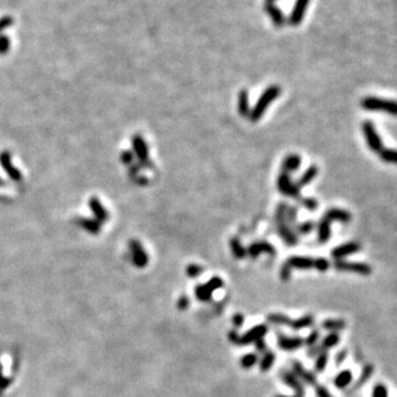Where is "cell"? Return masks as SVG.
<instances>
[{
	"instance_id": "bcb514c9",
	"label": "cell",
	"mask_w": 397,
	"mask_h": 397,
	"mask_svg": "<svg viewBox=\"0 0 397 397\" xmlns=\"http://www.w3.org/2000/svg\"><path fill=\"white\" fill-rule=\"evenodd\" d=\"M267 3H273V1H276V0H266Z\"/></svg>"
},
{
	"instance_id": "3957f363",
	"label": "cell",
	"mask_w": 397,
	"mask_h": 397,
	"mask_svg": "<svg viewBox=\"0 0 397 397\" xmlns=\"http://www.w3.org/2000/svg\"><path fill=\"white\" fill-rule=\"evenodd\" d=\"M361 128H362V133H364L365 139H366V143H368L369 148H370L373 152L379 154L384 147H383V142H382L381 137H379L377 129H375L374 123L366 120V122L362 123Z\"/></svg>"
},
{
	"instance_id": "30bf717a",
	"label": "cell",
	"mask_w": 397,
	"mask_h": 397,
	"mask_svg": "<svg viewBox=\"0 0 397 397\" xmlns=\"http://www.w3.org/2000/svg\"><path fill=\"white\" fill-rule=\"evenodd\" d=\"M265 10L268 14V17L272 20L273 25L276 27H282L286 23V18L282 13V10L280 9L275 3H265Z\"/></svg>"
},
{
	"instance_id": "e0dca14e",
	"label": "cell",
	"mask_w": 397,
	"mask_h": 397,
	"mask_svg": "<svg viewBox=\"0 0 397 397\" xmlns=\"http://www.w3.org/2000/svg\"><path fill=\"white\" fill-rule=\"evenodd\" d=\"M301 164H302V159H301L299 155H288L285 160H284V163H282V169L285 171V173H288V172H296L298 171Z\"/></svg>"
},
{
	"instance_id": "7dc6e473",
	"label": "cell",
	"mask_w": 397,
	"mask_h": 397,
	"mask_svg": "<svg viewBox=\"0 0 397 397\" xmlns=\"http://www.w3.org/2000/svg\"><path fill=\"white\" fill-rule=\"evenodd\" d=\"M276 397H288V396H276ZM292 397H298V396H292Z\"/></svg>"
},
{
	"instance_id": "836d02e7",
	"label": "cell",
	"mask_w": 397,
	"mask_h": 397,
	"mask_svg": "<svg viewBox=\"0 0 397 397\" xmlns=\"http://www.w3.org/2000/svg\"><path fill=\"white\" fill-rule=\"evenodd\" d=\"M10 48V40L8 36L0 35V54H5Z\"/></svg>"
},
{
	"instance_id": "7a4b0ae2",
	"label": "cell",
	"mask_w": 397,
	"mask_h": 397,
	"mask_svg": "<svg viewBox=\"0 0 397 397\" xmlns=\"http://www.w3.org/2000/svg\"><path fill=\"white\" fill-rule=\"evenodd\" d=\"M360 105L366 111L386 112L390 115L397 116V101H394V99H384L368 95L361 99Z\"/></svg>"
},
{
	"instance_id": "f1b7e54d",
	"label": "cell",
	"mask_w": 397,
	"mask_h": 397,
	"mask_svg": "<svg viewBox=\"0 0 397 397\" xmlns=\"http://www.w3.org/2000/svg\"><path fill=\"white\" fill-rule=\"evenodd\" d=\"M268 321H271L272 324L276 325H286L289 326L292 320L285 315H281V313H273V315L268 316Z\"/></svg>"
},
{
	"instance_id": "74e56055",
	"label": "cell",
	"mask_w": 397,
	"mask_h": 397,
	"mask_svg": "<svg viewBox=\"0 0 397 397\" xmlns=\"http://www.w3.org/2000/svg\"><path fill=\"white\" fill-rule=\"evenodd\" d=\"M318 337H320V334H318L317 330H313V332L309 335V338L306 339L305 343L309 346V347H312V346H315V343L317 342Z\"/></svg>"
},
{
	"instance_id": "ba28073f",
	"label": "cell",
	"mask_w": 397,
	"mask_h": 397,
	"mask_svg": "<svg viewBox=\"0 0 397 397\" xmlns=\"http://www.w3.org/2000/svg\"><path fill=\"white\" fill-rule=\"evenodd\" d=\"M360 249H361L360 244L356 243V241H351V243L343 244V245H339V246H337L335 249H333L332 257L334 258L335 261L343 260L345 257L354 254V253H357Z\"/></svg>"
},
{
	"instance_id": "d4e9b609",
	"label": "cell",
	"mask_w": 397,
	"mask_h": 397,
	"mask_svg": "<svg viewBox=\"0 0 397 397\" xmlns=\"http://www.w3.org/2000/svg\"><path fill=\"white\" fill-rule=\"evenodd\" d=\"M381 160L384 163H390V164H396L397 165V150H392V148H383L379 152Z\"/></svg>"
},
{
	"instance_id": "8d00e7d4",
	"label": "cell",
	"mask_w": 397,
	"mask_h": 397,
	"mask_svg": "<svg viewBox=\"0 0 397 397\" xmlns=\"http://www.w3.org/2000/svg\"><path fill=\"white\" fill-rule=\"evenodd\" d=\"M302 203L303 205H305L306 208L309 210H311V212H313V210L316 209V208L318 207V203L315 200V199H312V197H307V199H302Z\"/></svg>"
},
{
	"instance_id": "7402d4cb",
	"label": "cell",
	"mask_w": 397,
	"mask_h": 397,
	"mask_svg": "<svg viewBox=\"0 0 397 397\" xmlns=\"http://www.w3.org/2000/svg\"><path fill=\"white\" fill-rule=\"evenodd\" d=\"M322 328L330 333H337L338 330H343L346 328V322L341 318H329L322 322Z\"/></svg>"
},
{
	"instance_id": "b9f144b4",
	"label": "cell",
	"mask_w": 397,
	"mask_h": 397,
	"mask_svg": "<svg viewBox=\"0 0 397 397\" xmlns=\"http://www.w3.org/2000/svg\"><path fill=\"white\" fill-rule=\"evenodd\" d=\"M290 267L288 266V265H284V266H282V268H281V279L282 280H288L289 277H290Z\"/></svg>"
},
{
	"instance_id": "ffe728a7",
	"label": "cell",
	"mask_w": 397,
	"mask_h": 397,
	"mask_svg": "<svg viewBox=\"0 0 397 397\" xmlns=\"http://www.w3.org/2000/svg\"><path fill=\"white\" fill-rule=\"evenodd\" d=\"M135 154L141 158V160H147V144L142 139L141 135H134L132 139Z\"/></svg>"
},
{
	"instance_id": "8992f818",
	"label": "cell",
	"mask_w": 397,
	"mask_h": 397,
	"mask_svg": "<svg viewBox=\"0 0 397 397\" xmlns=\"http://www.w3.org/2000/svg\"><path fill=\"white\" fill-rule=\"evenodd\" d=\"M277 187L281 191L282 194L286 196L297 197L299 195V188L297 187V184H294L288 176V173H281L277 178Z\"/></svg>"
},
{
	"instance_id": "f546056e",
	"label": "cell",
	"mask_w": 397,
	"mask_h": 397,
	"mask_svg": "<svg viewBox=\"0 0 397 397\" xmlns=\"http://www.w3.org/2000/svg\"><path fill=\"white\" fill-rule=\"evenodd\" d=\"M373 371H374V368H373L371 365H366V366H365L362 373H361V378L357 382V387L358 386H361V383H364V382L368 381L369 378H370V375L373 374Z\"/></svg>"
},
{
	"instance_id": "277c9868",
	"label": "cell",
	"mask_w": 397,
	"mask_h": 397,
	"mask_svg": "<svg viewBox=\"0 0 397 397\" xmlns=\"http://www.w3.org/2000/svg\"><path fill=\"white\" fill-rule=\"evenodd\" d=\"M334 268L342 272H353L357 275L369 276L371 273V267L362 262H348V261H335Z\"/></svg>"
},
{
	"instance_id": "cb8c5ba5",
	"label": "cell",
	"mask_w": 397,
	"mask_h": 397,
	"mask_svg": "<svg viewBox=\"0 0 397 397\" xmlns=\"http://www.w3.org/2000/svg\"><path fill=\"white\" fill-rule=\"evenodd\" d=\"M312 324H313V317L312 316H303V317L298 318V320H292L289 326L294 329V330H301V329L309 328Z\"/></svg>"
},
{
	"instance_id": "4dcf8cb0",
	"label": "cell",
	"mask_w": 397,
	"mask_h": 397,
	"mask_svg": "<svg viewBox=\"0 0 397 397\" xmlns=\"http://www.w3.org/2000/svg\"><path fill=\"white\" fill-rule=\"evenodd\" d=\"M373 397H388L387 387L381 383L375 384L374 390H373Z\"/></svg>"
},
{
	"instance_id": "ac0fdd59",
	"label": "cell",
	"mask_w": 397,
	"mask_h": 397,
	"mask_svg": "<svg viewBox=\"0 0 397 397\" xmlns=\"http://www.w3.org/2000/svg\"><path fill=\"white\" fill-rule=\"evenodd\" d=\"M330 223H332V222H329V221L325 220V218H322V220L318 222L317 236H318V240H320V243H322V244L328 243L329 239H330V235H332V231H330Z\"/></svg>"
},
{
	"instance_id": "7c38bea8",
	"label": "cell",
	"mask_w": 397,
	"mask_h": 397,
	"mask_svg": "<svg viewBox=\"0 0 397 397\" xmlns=\"http://www.w3.org/2000/svg\"><path fill=\"white\" fill-rule=\"evenodd\" d=\"M325 220H328L329 222L337 221V222H342V223H348L351 221V214L348 213L347 210L345 209H338V208H333L329 209L324 216Z\"/></svg>"
},
{
	"instance_id": "5b68a950",
	"label": "cell",
	"mask_w": 397,
	"mask_h": 397,
	"mask_svg": "<svg viewBox=\"0 0 397 397\" xmlns=\"http://www.w3.org/2000/svg\"><path fill=\"white\" fill-rule=\"evenodd\" d=\"M309 1L311 0H296L294 7H293L288 18V23L290 26H299L302 23L306 12H307V8H309Z\"/></svg>"
},
{
	"instance_id": "f35d334b",
	"label": "cell",
	"mask_w": 397,
	"mask_h": 397,
	"mask_svg": "<svg viewBox=\"0 0 397 397\" xmlns=\"http://www.w3.org/2000/svg\"><path fill=\"white\" fill-rule=\"evenodd\" d=\"M316 396L317 397H332V395L329 394V391L324 387V386H317L316 387Z\"/></svg>"
},
{
	"instance_id": "83f0119b",
	"label": "cell",
	"mask_w": 397,
	"mask_h": 397,
	"mask_svg": "<svg viewBox=\"0 0 397 397\" xmlns=\"http://www.w3.org/2000/svg\"><path fill=\"white\" fill-rule=\"evenodd\" d=\"M273 361H275V354H273V352H268V353L265 354L262 358V361H261V365H260L261 370L262 371L269 370V369L272 368Z\"/></svg>"
},
{
	"instance_id": "44dd1931",
	"label": "cell",
	"mask_w": 397,
	"mask_h": 397,
	"mask_svg": "<svg viewBox=\"0 0 397 397\" xmlns=\"http://www.w3.org/2000/svg\"><path fill=\"white\" fill-rule=\"evenodd\" d=\"M249 253H250V256H253V257H257L258 254H261V253H267V254H272L273 256V254H275V248H273L271 244L265 243V241H261V243L253 244V245L250 246Z\"/></svg>"
},
{
	"instance_id": "5bb4252c",
	"label": "cell",
	"mask_w": 397,
	"mask_h": 397,
	"mask_svg": "<svg viewBox=\"0 0 397 397\" xmlns=\"http://www.w3.org/2000/svg\"><path fill=\"white\" fill-rule=\"evenodd\" d=\"M277 343H279V347L281 350H285V351H293V350H297V348L302 347L305 345V339L302 338H288L285 335H279L277 338Z\"/></svg>"
},
{
	"instance_id": "9a60e30c",
	"label": "cell",
	"mask_w": 397,
	"mask_h": 397,
	"mask_svg": "<svg viewBox=\"0 0 397 397\" xmlns=\"http://www.w3.org/2000/svg\"><path fill=\"white\" fill-rule=\"evenodd\" d=\"M237 110H239L240 115L249 118L252 108L249 106V93L246 89H241L237 94Z\"/></svg>"
},
{
	"instance_id": "ab89813d",
	"label": "cell",
	"mask_w": 397,
	"mask_h": 397,
	"mask_svg": "<svg viewBox=\"0 0 397 397\" xmlns=\"http://www.w3.org/2000/svg\"><path fill=\"white\" fill-rule=\"evenodd\" d=\"M8 384H9V379L3 377V366L0 365V388L5 390L8 387Z\"/></svg>"
},
{
	"instance_id": "e575fe53",
	"label": "cell",
	"mask_w": 397,
	"mask_h": 397,
	"mask_svg": "<svg viewBox=\"0 0 397 397\" xmlns=\"http://www.w3.org/2000/svg\"><path fill=\"white\" fill-rule=\"evenodd\" d=\"M13 22H14V20L10 16L1 17V18H0V35H1V33H3L4 30L12 26Z\"/></svg>"
},
{
	"instance_id": "9c48e42d",
	"label": "cell",
	"mask_w": 397,
	"mask_h": 397,
	"mask_svg": "<svg viewBox=\"0 0 397 397\" xmlns=\"http://www.w3.org/2000/svg\"><path fill=\"white\" fill-rule=\"evenodd\" d=\"M267 333V328L265 326V325H260V326H256V328H253L250 332L246 333L244 337H241V338H237L235 339V342L236 343H240V345H249V343H252V342H258L261 341V339L263 338V335L266 334Z\"/></svg>"
},
{
	"instance_id": "6da1fadb",
	"label": "cell",
	"mask_w": 397,
	"mask_h": 397,
	"mask_svg": "<svg viewBox=\"0 0 397 397\" xmlns=\"http://www.w3.org/2000/svg\"><path fill=\"white\" fill-rule=\"evenodd\" d=\"M281 88L279 86H269L265 89V92L261 94V97L257 101L256 106L250 110L249 114V119L252 122H258L261 118L263 116V114L266 112L267 107H268L273 101H275L280 94H281Z\"/></svg>"
},
{
	"instance_id": "603a6c76",
	"label": "cell",
	"mask_w": 397,
	"mask_h": 397,
	"mask_svg": "<svg viewBox=\"0 0 397 397\" xmlns=\"http://www.w3.org/2000/svg\"><path fill=\"white\" fill-rule=\"evenodd\" d=\"M352 381V373L350 370H343L339 373L334 379V384L337 388H345L347 387L348 384L351 383Z\"/></svg>"
},
{
	"instance_id": "d6986e66",
	"label": "cell",
	"mask_w": 397,
	"mask_h": 397,
	"mask_svg": "<svg viewBox=\"0 0 397 397\" xmlns=\"http://www.w3.org/2000/svg\"><path fill=\"white\" fill-rule=\"evenodd\" d=\"M318 173V169L316 165H311V167H309L307 169H306L305 173L301 176V178L298 179V182H297V187H303V186H306V184L311 183L312 180L315 179V177L317 176Z\"/></svg>"
},
{
	"instance_id": "2e32d148",
	"label": "cell",
	"mask_w": 397,
	"mask_h": 397,
	"mask_svg": "<svg viewBox=\"0 0 397 397\" xmlns=\"http://www.w3.org/2000/svg\"><path fill=\"white\" fill-rule=\"evenodd\" d=\"M293 369H294V375H296L297 378L299 377L303 382H305V383L309 384V386H315L316 377L312 374V373H309V371L306 370L302 365L298 364V362H294V365H293Z\"/></svg>"
},
{
	"instance_id": "4fadbf2b",
	"label": "cell",
	"mask_w": 397,
	"mask_h": 397,
	"mask_svg": "<svg viewBox=\"0 0 397 397\" xmlns=\"http://www.w3.org/2000/svg\"><path fill=\"white\" fill-rule=\"evenodd\" d=\"M282 381L288 384L289 387H292L293 390H296V396L298 397H305V388H303L302 383L298 381V378L289 371H282L281 374Z\"/></svg>"
},
{
	"instance_id": "f6af8a7d",
	"label": "cell",
	"mask_w": 397,
	"mask_h": 397,
	"mask_svg": "<svg viewBox=\"0 0 397 397\" xmlns=\"http://www.w3.org/2000/svg\"><path fill=\"white\" fill-rule=\"evenodd\" d=\"M265 348H266V345H265V342H263L262 339L257 342V350H260V351H265Z\"/></svg>"
},
{
	"instance_id": "8fae6325",
	"label": "cell",
	"mask_w": 397,
	"mask_h": 397,
	"mask_svg": "<svg viewBox=\"0 0 397 397\" xmlns=\"http://www.w3.org/2000/svg\"><path fill=\"white\" fill-rule=\"evenodd\" d=\"M286 265L290 268L309 269L315 268V260L309 258V257H292L290 260H288Z\"/></svg>"
},
{
	"instance_id": "ee69618b",
	"label": "cell",
	"mask_w": 397,
	"mask_h": 397,
	"mask_svg": "<svg viewBox=\"0 0 397 397\" xmlns=\"http://www.w3.org/2000/svg\"><path fill=\"white\" fill-rule=\"evenodd\" d=\"M345 358H346V351L339 352L337 358H335V361H337V364H341V361H345Z\"/></svg>"
},
{
	"instance_id": "7bdbcfd3",
	"label": "cell",
	"mask_w": 397,
	"mask_h": 397,
	"mask_svg": "<svg viewBox=\"0 0 397 397\" xmlns=\"http://www.w3.org/2000/svg\"><path fill=\"white\" fill-rule=\"evenodd\" d=\"M90 205H92V207H95V213L98 214V217H101V218H103V217H105V218H106V213H105V212H101V210H102L101 207H99L98 203L95 201V199H93L92 203H90Z\"/></svg>"
},
{
	"instance_id": "1f68e13d",
	"label": "cell",
	"mask_w": 397,
	"mask_h": 397,
	"mask_svg": "<svg viewBox=\"0 0 397 397\" xmlns=\"http://www.w3.org/2000/svg\"><path fill=\"white\" fill-rule=\"evenodd\" d=\"M256 362H257V356L254 353L246 354V356H244L243 357V360H241V364H243V366L245 369L252 368L253 365H256Z\"/></svg>"
},
{
	"instance_id": "60d3db41",
	"label": "cell",
	"mask_w": 397,
	"mask_h": 397,
	"mask_svg": "<svg viewBox=\"0 0 397 397\" xmlns=\"http://www.w3.org/2000/svg\"><path fill=\"white\" fill-rule=\"evenodd\" d=\"M232 245H233V250H235V254H236L237 257H244V254H245V252H244L243 246L240 245V244H237L236 240L233 241Z\"/></svg>"
},
{
	"instance_id": "d590c367",
	"label": "cell",
	"mask_w": 397,
	"mask_h": 397,
	"mask_svg": "<svg viewBox=\"0 0 397 397\" xmlns=\"http://www.w3.org/2000/svg\"><path fill=\"white\" fill-rule=\"evenodd\" d=\"M313 227H315V223L313 222H311V221H309V222H305V223H301L298 226V232L299 233H303V235H306V233H309L312 230H313Z\"/></svg>"
},
{
	"instance_id": "d6a6232c",
	"label": "cell",
	"mask_w": 397,
	"mask_h": 397,
	"mask_svg": "<svg viewBox=\"0 0 397 397\" xmlns=\"http://www.w3.org/2000/svg\"><path fill=\"white\" fill-rule=\"evenodd\" d=\"M329 267H330V263L328 262V260H325V258H316L315 260V268L318 269L320 272L328 271Z\"/></svg>"
},
{
	"instance_id": "52a82bcc",
	"label": "cell",
	"mask_w": 397,
	"mask_h": 397,
	"mask_svg": "<svg viewBox=\"0 0 397 397\" xmlns=\"http://www.w3.org/2000/svg\"><path fill=\"white\" fill-rule=\"evenodd\" d=\"M0 165L3 167V169L5 171V173L9 176L10 179L16 180V182L21 180V178H22V174H21V172L18 171V169H17L13 164H12V159H10L9 152L3 151L1 154H0Z\"/></svg>"
},
{
	"instance_id": "484cf974",
	"label": "cell",
	"mask_w": 397,
	"mask_h": 397,
	"mask_svg": "<svg viewBox=\"0 0 397 397\" xmlns=\"http://www.w3.org/2000/svg\"><path fill=\"white\" fill-rule=\"evenodd\" d=\"M339 343V335L337 333H330L324 338L321 343V350H329L334 348Z\"/></svg>"
},
{
	"instance_id": "4316f807",
	"label": "cell",
	"mask_w": 397,
	"mask_h": 397,
	"mask_svg": "<svg viewBox=\"0 0 397 397\" xmlns=\"http://www.w3.org/2000/svg\"><path fill=\"white\" fill-rule=\"evenodd\" d=\"M326 364H328V353L325 351L320 352L317 358H316L315 370L317 371V373H321V371H324L325 368H326Z\"/></svg>"
}]
</instances>
